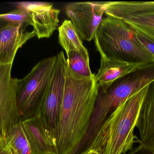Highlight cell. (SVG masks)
Here are the masks:
<instances>
[{"mask_svg": "<svg viewBox=\"0 0 154 154\" xmlns=\"http://www.w3.org/2000/svg\"><path fill=\"white\" fill-rule=\"evenodd\" d=\"M98 90L95 77H81L67 68L56 136L57 154L76 151L87 133Z\"/></svg>", "mask_w": 154, "mask_h": 154, "instance_id": "1", "label": "cell"}, {"mask_svg": "<svg viewBox=\"0 0 154 154\" xmlns=\"http://www.w3.org/2000/svg\"><path fill=\"white\" fill-rule=\"evenodd\" d=\"M147 86L127 99L106 119L88 151L99 154H125L134 148L135 143H140L134 131Z\"/></svg>", "mask_w": 154, "mask_h": 154, "instance_id": "2", "label": "cell"}, {"mask_svg": "<svg viewBox=\"0 0 154 154\" xmlns=\"http://www.w3.org/2000/svg\"><path fill=\"white\" fill-rule=\"evenodd\" d=\"M94 40L100 56L136 66L154 62V56L139 42L134 31L117 18H103Z\"/></svg>", "mask_w": 154, "mask_h": 154, "instance_id": "3", "label": "cell"}, {"mask_svg": "<svg viewBox=\"0 0 154 154\" xmlns=\"http://www.w3.org/2000/svg\"><path fill=\"white\" fill-rule=\"evenodd\" d=\"M154 81V62L139 66L116 80L105 92L99 90L88 132L95 135L106 119L127 99Z\"/></svg>", "mask_w": 154, "mask_h": 154, "instance_id": "4", "label": "cell"}, {"mask_svg": "<svg viewBox=\"0 0 154 154\" xmlns=\"http://www.w3.org/2000/svg\"><path fill=\"white\" fill-rule=\"evenodd\" d=\"M57 55L39 61L29 73L17 79L16 100L22 120L36 115L43 105L55 68Z\"/></svg>", "mask_w": 154, "mask_h": 154, "instance_id": "5", "label": "cell"}, {"mask_svg": "<svg viewBox=\"0 0 154 154\" xmlns=\"http://www.w3.org/2000/svg\"><path fill=\"white\" fill-rule=\"evenodd\" d=\"M104 13L130 28L154 38V1L104 2Z\"/></svg>", "mask_w": 154, "mask_h": 154, "instance_id": "6", "label": "cell"}, {"mask_svg": "<svg viewBox=\"0 0 154 154\" xmlns=\"http://www.w3.org/2000/svg\"><path fill=\"white\" fill-rule=\"evenodd\" d=\"M57 61L43 105L36 115L42 122L56 142L60 113L66 84L67 66L63 51L57 54Z\"/></svg>", "mask_w": 154, "mask_h": 154, "instance_id": "7", "label": "cell"}, {"mask_svg": "<svg viewBox=\"0 0 154 154\" xmlns=\"http://www.w3.org/2000/svg\"><path fill=\"white\" fill-rule=\"evenodd\" d=\"M12 64L0 65V139L22 121L16 100L17 78L11 77Z\"/></svg>", "mask_w": 154, "mask_h": 154, "instance_id": "8", "label": "cell"}, {"mask_svg": "<svg viewBox=\"0 0 154 154\" xmlns=\"http://www.w3.org/2000/svg\"><path fill=\"white\" fill-rule=\"evenodd\" d=\"M104 2H76L65 6L70 19L82 40H94L96 32L103 20Z\"/></svg>", "mask_w": 154, "mask_h": 154, "instance_id": "9", "label": "cell"}, {"mask_svg": "<svg viewBox=\"0 0 154 154\" xmlns=\"http://www.w3.org/2000/svg\"><path fill=\"white\" fill-rule=\"evenodd\" d=\"M18 8L26 9L29 14L33 30L38 39L49 38L57 29L60 11L52 4L42 2H17Z\"/></svg>", "mask_w": 154, "mask_h": 154, "instance_id": "10", "label": "cell"}, {"mask_svg": "<svg viewBox=\"0 0 154 154\" xmlns=\"http://www.w3.org/2000/svg\"><path fill=\"white\" fill-rule=\"evenodd\" d=\"M27 25L5 24L0 27V65L13 64L17 51L30 39L36 36Z\"/></svg>", "mask_w": 154, "mask_h": 154, "instance_id": "11", "label": "cell"}, {"mask_svg": "<svg viewBox=\"0 0 154 154\" xmlns=\"http://www.w3.org/2000/svg\"><path fill=\"white\" fill-rule=\"evenodd\" d=\"M21 123L33 154H57L55 140L39 115L22 119Z\"/></svg>", "mask_w": 154, "mask_h": 154, "instance_id": "12", "label": "cell"}, {"mask_svg": "<svg viewBox=\"0 0 154 154\" xmlns=\"http://www.w3.org/2000/svg\"><path fill=\"white\" fill-rule=\"evenodd\" d=\"M136 127L139 131V144L154 152V81L147 86Z\"/></svg>", "mask_w": 154, "mask_h": 154, "instance_id": "13", "label": "cell"}, {"mask_svg": "<svg viewBox=\"0 0 154 154\" xmlns=\"http://www.w3.org/2000/svg\"><path fill=\"white\" fill-rule=\"evenodd\" d=\"M138 67L100 56V67L95 77L99 90L105 92L116 80Z\"/></svg>", "mask_w": 154, "mask_h": 154, "instance_id": "14", "label": "cell"}, {"mask_svg": "<svg viewBox=\"0 0 154 154\" xmlns=\"http://www.w3.org/2000/svg\"><path fill=\"white\" fill-rule=\"evenodd\" d=\"M58 32L60 44L66 53L75 51L89 59L88 50L83 45L79 33L70 20H65L59 27Z\"/></svg>", "mask_w": 154, "mask_h": 154, "instance_id": "15", "label": "cell"}, {"mask_svg": "<svg viewBox=\"0 0 154 154\" xmlns=\"http://www.w3.org/2000/svg\"><path fill=\"white\" fill-rule=\"evenodd\" d=\"M21 121L11 128L6 135L5 141L14 154H33Z\"/></svg>", "mask_w": 154, "mask_h": 154, "instance_id": "16", "label": "cell"}, {"mask_svg": "<svg viewBox=\"0 0 154 154\" xmlns=\"http://www.w3.org/2000/svg\"><path fill=\"white\" fill-rule=\"evenodd\" d=\"M66 55L67 68L71 73L86 78L95 77V74L92 73L90 68L89 59L75 51L69 52Z\"/></svg>", "mask_w": 154, "mask_h": 154, "instance_id": "17", "label": "cell"}, {"mask_svg": "<svg viewBox=\"0 0 154 154\" xmlns=\"http://www.w3.org/2000/svg\"><path fill=\"white\" fill-rule=\"evenodd\" d=\"M32 26L31 18L29 12L23 8L18 9L9 12L0 13V22Z\"/></svg>", "mask_w": 154, "mask_h": 154, "instance_id": "18", "label": "cell"}, {"mask_svg": "<svg viewBox=\"0 0 154 154\" xmlns=\"http://www.w3.org/2000/svg\"><path fill=\"white\" fill-rule=\"evenodd\" d=\"M134 30L139 42L154 56V38L138 31Z\"/></svg>", "mask_w": 154, "mask_h": 154, "instance_id": "19", "label": "cell"}, {"mask_svg": "<svg viewBox=\"0 0 154 154\" xmlns=\"http://www.w3.org/2000/svg\"><path fill=\"white\" fill-rule=\"evenodd\" d=\"M125 154H154V152L146 146L140 144L137 147L133 148Z\"/></svg>", "mask_w": 154, "mask_h": 154, "instance_id": "20", "label": "cell"}, {"mask_svg": "<svg viewBox=\"0 0 154 154\" xmlns=\"http://www.w3.org/2000/svg\"><path fill=\"white\" fill-rule=\"evenodd\" d=\"M0 154H14L7 145L5 139H0Z\"/></svg>", "mask_w": 154, "mask_h": 154, "instance_id": "21", "label": "cell"}, {"mask_svg": "<svg viewBox=\"0 0 154 154\" xmlns=\"http://www.w3.org/2000/svg\"><path fill=\"white\" fill-rule=\"evenodd\" d=\"M85 154H99L97 152H96L95 151H93V150H90V151H88L87 153Z\"/></svg>", "mask_w": 154, "mask_h": 154, "instance_id": "22", "label": "cell"}]
</instances>
